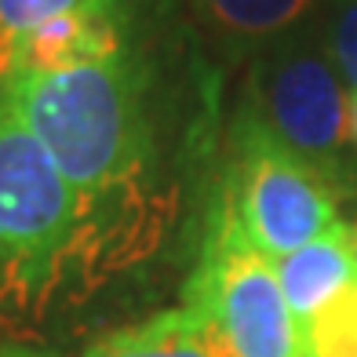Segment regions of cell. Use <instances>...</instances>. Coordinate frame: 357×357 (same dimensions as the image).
I'll return each mask as SVG.
<instances>
[{
    "mask_svg": "<svg viewBox=\"0 0 357 357\" xmlns=\"http://www.w3.org/2000/svg\"><path fill=\"white\" fill-rule=\"evenodd\" d=\"M4 99L88 204V215H109V204L139 197L153 172V124L146 102V70L124 52L52 73H11Z\"/></svg>",
    "mask_w": 357,
    "mask_h": 357,
    "instance_id": "6da1fadb",
    "label": "cell"
},
{
    "mask_svg": "<svg viewBox=\"0 0 357 357\" xmlns=\"http://www.w3.org/2000/svg\"><path fill=\"white\" fill-rule=\"evenodd\" d=\"M314 22L343 84L357 91V0H321Z\"/></svg>",
    "mask_w": 357,
    "mask_h": 357,
    "instance_id": "7c38bea8",
    "label": "cell"
},
{
    "mask_svg": "<svg viewBox=\"0 0 357 357\" xmlns=\"http://www.w3.org/2000/svg\"><path fill=\"white\" fill-rule=\"evenodd\" d=\"M193 15L219 52L255 59L317 19L321 0H190Z\"/></svg>",
    "mask_w": 357,
    "mask_h": 357,
    "instance_id": "52a82bcc",
    "label": "cell"
},
{
    "mask_svg": "<svg viewBox=\"0 0 357 357\" xmlns=\"http://www.w3.org/2000/svg\"><path fill=\"white\" fill-rule=\"evenodd\" d=\"M350 230H354V255H357V222H350Z\"/></svg>",
    "mask_w": 357,
    "mask_h": 357,
    "instance_id": "9a60e30c",
    "label": "cell"
},
{
    "mask_svg": "<svg viewBox=\"0 0 357 357\" xmlns=\"http://www.w3.org/2000/svg\"><path fill=\"white\" fill-rule=\"evenodd\" d=\"M73 4L77 0H0V88L11 77L19 44L33 29H40L44 22H52L62 11H70Z\"/></svg>",
    "mask_w": 357,
    "mask_h": 357,
    "instance_id": "8fae6325",
    "label": "cell"
},
{
    "mask_svg": "<svg viewBox=\"0 0 357 357\" xmlns=\"http://www.w3.org/2000/svg\"><path fill=\"white\" fill-rule=\"evenodd\" d=\"M350 142L357 150V91H350Z\"/></svg>",
    "mask_w": 357,
    "mask_h": 357,
    "instance_id": "5bb4252c",
    "label": "cell"
},
{
    "mask_svg": "<svg viewBox=\"0 0 357 357\" xmlns=\"http://www.w3.org/2000/svg\"><path fill=\"white\" fill-rule=\"evenodd\" d=\"M241 109L306 160L335 197L357 193V150L350 142V95L317 22L303 26L252 59Z\"/></svg>",
    "mask_w": 357,
    "mask_h": 357,
    "instance_id": "3957f363",
    "label": "cell"
},
{
    "mask_svg": "<svg viewBox=\"0 0 357 357\" xmlns=\"http://www.w3.org/2000/svg\"><path fill=\"white\" fill-rule=\"evenodd\" d=\"M0 357H55V354L44 347H29V343H8L0 347Z\"/></svg>",
    "mask_w": 357,
    "mask_h": 357,
    "instance_id": "4fadbf2b",
    "label": "cell"
},
{
    "mask_svg": "<svg viewBox=\"0 0 357 357\" xmlns=\"http://www.w3.org/2000/svg\"><path fill=\"white\" fill-rule=\"evenodd\" d=\"M128 29H132L128 0H77L70 11L44 22L19 44L11 73H52L124 55L132 52Z\"/></svg>",
    "mask_w": 357,
    "mask_h": 357,
    "instance_id": "8992f818",
    "label": "cell"
},
{
    "mask_svg": "<svg viewBox=\"0 0 357 357\" xmlns=\"http://www.w3.org/2000/svg\"><path fill=\"white\" fill-rule=\"evenodd\" d=\"M219 201L273 263L343 222L332 186L281 139H273L248 109H237L230 128V160Z\"/></svg>",
    "mask_w": 357,
    "mask_h": 357,
    "instance_id": "5b68a950",
    "label": "cell"
},
{
    "mask_svg": "<svg viewBox=\"0 0 357 357\" xmlns=\"http://www.w3.org/2000/svg\"><path fill=\"white\" fill-rule=\"evenodd\" d=\"M306 357H357V281L306 321Z\"/></svg>",
    "mask_w": 357,
    "mask_h": 357,
    "instance_id": "30bf717a",
    "label": "cell"
},
{
    "mask_svg": "<svg viewBox=\"0 0 357 357\" xmlns=\"http://www.w3.org/2000/svg\"><path fill=\"white\" fill-rule=\"evenodd\" d=\"M80 357H230V350L212 321L183 303L139 324L99 335Z\"/></svg>",
    "mask_w": 357,
    "mask_h": 357,
    "instance_id": "9c48e42d",
    "label": "cell"
},
{
    "mask_svg": "<svg viewBox=\"0 0 357 357\" xmlns=\"http://www.w3.org/2000/svg\"><path fill=\"white\" fill-rule=\"evenodd\" d=\"M288 310L306 328L328 299L357 281V255H354V230L350 222H335L328 234H321L310 245L296 248L291 255L273 263Z\"/></svg>",
    "mask_w": 357,
    "mask_h": 357,
    "instance_id": "ba28073f",
    "label": "cell"
},
{
    "mask_svg": "<svg viewBox=\"0 0 357 357\" xmlns=\"http://www.w3.org/2000/svg\"><path fill=\"white\" fill-rule=\"evenodd\" d=\"M91 234L70 178L0 99V299L40 306L66 278Z\"/></svg>",
    "mask_w": 357,
    "mask_h": 357,
    "instance_id": "7a4b0ae2",
    "label": "cell"
},
{
    "mask_svg": "<svg viewBox=\"0 0 357 357\" xmlns=\"http://www.w3.org/2000/svg\"><path fill=\"white\" fill-rule=\"evenodd\" d=\"M183 303L212 321L230 357H306L303 324L288 310L273 259L245 237L219 197Z\"/></svg>",
    "mask_w": 357,
    "mask_h": 357,
    "instance_id": "277c9868",
    "label": "cell"
}]
</instances>
